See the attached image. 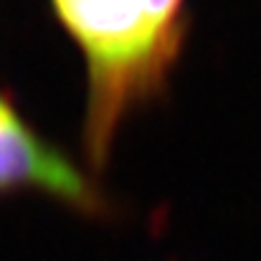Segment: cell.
<instances>
[{"mask_svg":"<svg viewBox=\"0 0 261 261\" xmlns=\"http://www.w3.org/2000/svg\"><path fill=\"white\" fill-rule=\"evenodd\" d=\"M89 61V152L99 158L122 109L152 89L180 43L158 0H54Z\"/></svg>","mask_w":261,"mask_h":261,"instance_id":"cell-1","label":"cell"},{"mask_svg":"<svg viewBox=\"0 0 261 261\" xmlns=\"http://www.w3.org/2000/svg\"><path fill=\"white\" fill-rule=\"evenodd\" d=\"M33 188L74 208L96 211L99 195L74 163L38 137L20 114L0 99V190Z\"/></svg>","mask_w":261,"mask_h":261,"instance_id":"cell-2","label":"cell"},{"mask_svg":"<svg viewBox=\"0 0 261 261\" xmlns=\"http://www.w3.org/2000/svg\"><path fill=\"white\" fill-rule=\"evenodd\" d=\"M158 8L163 10L165 18H170L175 23H180V8H182V0H158Z\"/></svg>","mask_w":261,"mask_h":261,"instance_id":"cell-3","label":"cell"}]
</instances>
